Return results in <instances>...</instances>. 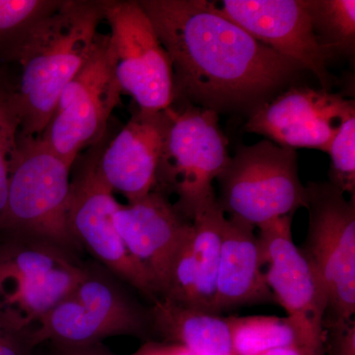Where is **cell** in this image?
<instances>
[{
  "label": "cell",
  "instance_id": "6da1fadb",
  "mask_svg": "<svg viewBox=\"0 0 355 355\" xmlns=\"http://www.w3.org/2000/svg\"><path fill=\"white\" fill-rule=\"evenodd\" d=\"M169 55L175 100L217 111L258 106L305 69L205 0H141Z\"/></svg>",
  "mask_w": 355,
  "mask_h": 355
},
{
  "label": "cell",
  "instance_id": "7a4b0ae2",
  "mask_svg": "<svg viewBox=\"0 0 355 355\" xmlns=\"http://www.w3.org/2000/svg\"><path fill=\"white\" fill-rule=\"evenodd\" d=\"M103 20L104 0H64L33 33L17 62L20 135L44 132L62 90L88 60Z\"/></svg>",
  "mask_w": 355,
  "mask_h": 355
},
{
  "label": "cell",
  "instance_id": "3957f363",
  "mask_svg": "<svg viewBox=\"0 0 355 355\" xmlns=\"http://www.w3.org/2000/svg\"><path fill=\"white\" fill-rule=\"evenodd\" d=\"M88 268L55 243L0 235V326L28 340Z\"/></svg>",
  "mask_w": 355,
  "mask_h": 355
},
{
  "label": "cell",
  "instance_id": "277c9868",
  "mask_svg": "<svg viewBox=\"0 0 355 355\" xmlns=\"http://www.w3.org/2000/svg\"><path fill=\"white\" fill-rule=\"evenodd\" d=\"M71 168L39 137L19 135L0 235L36 238L70 252L79 250L67 226Z\"/></svg>",
  "mask_w": 355,
  "mask_h": 355
},
{
  "label": "cell",
  "instance_id": "5b68a950",
  "mask_svg": "<svg viewBox=\"0 0 355 355\" xmlns=\"http://www.w3.org/2000/svg\"><path fill=\"white\" fill-rule=\"evenodd\" d=\"M169 127L153 191L176 198L172 202L191 221L198 210L216 200L214 182L228 165V141L214 110L191 105L166 109Z\"/></svg>",
  "mask_w": 355,
  "mask_h": 355
},
{
  "label": "cell",
  "instance_id": "8992f818",
  "mask_svg": "<svg viewBox=\"0 0 355 355\" xmlns=\"http://www.w3.org/2000/svg\"><path fill=\"white\" fill-rule=\"evenodd\" d=\"M216 181L217 202L226 216L256 228L307 207L296 151L268 139L238 148Z\"/></svg>",
  "mask_w": 355,
  "mask_h": 355
},
{
  "label": "cell",
  "instance_id": "52a82bcc",
  "mask_svg": "<svg viewBox=\"0 0 355 355\" xmlns=\"http://www.w3.org/2000/svg\"><path fill=\"white\" fill-rule=\"evenodd\" d=\"M107 133L99 142L79 154L72 164L67 226L79 250L103 263L116 279L127 282L153 302L159 298L149 273L132 258L119 235L114 217L121 203L99 168Z\"/></svg>",
  "mask_w": 355,
  "mask_h": 355
},
{
  "label": "cell",
  "instance_id": "ba28073f",
  "mask_svg": "<svg viewBox=\"0 0 355 355\" xmlns=\"http://www.w3.org/2000/svg\"><path fill=\"white\" fill-rule=\"evenodd\" d=\"M151 329L148 312L113 277L88 268L87 275L28 336L34 349L46 342L57 347L100 343L111 336L144 338Z\"/></svg>",
  "mask_w": 355,
  "mask_h": 355
},
{
  "label": "cell",
  "instance_id": "9c48e42d",
  "mask_svg": "<svg viewBox=\"0 0 355 355\" xmlns=\"http://www.w3.org/2000/svg\"><path fill=\"white\" fill-rule=\"evenodd\" d=\"M308 232L300 248L314 266L328 297L324 327L355 314V197L330 182L309 183Z\"/></svg>",
  "mask_w": 355,
  "mask_h": 355
},
{
  "label": "cell",
  "instance_id": "30bf717a",
  "mask_svg": "<svg viewBox=\"0 0 355 355\" xmlns=\"http://www.w3.org/2000/svg\"><path fill=\"white\" fill-rule=\"evenodd\" d=\"M123 91L114 73L109 34L99 33L88 60L58 97L39 139L69 164L106 135Z\"/></svg>",
  "mask_w": 355,
  "mask_h": 355
},
{
  "label": "cell",
  "instance_id": "8fae6325",
  "mask_svg": "<svg viewBox=\"0 0 355 355\" xmlns=\"http://www.w3.org/2000/svg\"><path fill=\"white\" fill-rule=\"evenodd\" d=\"M110 26V51L123 93L140 111L157 113L175 101L174 77L169 55L139 1L104 0Z\"/></svg>",
  "mask_w": 355,
  "mask_h": 355
},
{
  "label": "cell",
  "instance_id": "7c38bea8",
  "mask_svg": "<svg viewBox=\"0 0 355 355\" xmlns=\"http://www.w3.org/2000/svg\"><path fill=\"white\" fill-rule=\"evenodd\" d=\"M293 216L277 217L258 226L266 284L303 343L324 347L328 297L314 266L292 239Z\"/></svg>",
  "mask_w": 355,
  "mask_h": 355
},
{
  "label": "cell",
  "instance_id": "4fadbf2b",
  "mask_svg": "<svg viewBox=\"0 0 355 355\" xmlns=\"http://www.w3.org/2000/svg\"><path fill=\"white\" fill-rule=\"evenodd\" d=\"M354 114V100L324 89L294 87L254 107L246 130L294 150L328 153L343 121Z\"/></svg>",
  "mask_w": 355,
  "mask_h": 355
},
{
  "label": "cell",
  "instance_id": "5bb4252c",
  "mask_svg": "<svg viewBox=\"0 0 355 355\" xmlns=\"http://www.w3.org/2000/svg\"><path fill=\"white\" fill-rule=\"evenodd\" d=\"M216 6L253 38L313 72L324 90L330 86L334 55L315 34L307 0H224Z\"/></svg>",
  "mask_w": 355,
  "mask_h": 355
},
{
  "label": "cell",
  "instance_id": "9a60e30c",
  "mask_svg": "<svg viewBox=\"0 0 355 355\" xmlns=\"http://www.w3.org/2000/svg\"><path fill=\"white\" fill-rule=\"evenodd\" d=\"M114 222L128 253L153 279L160 298L178 252L190 236L191 221L169 198L153 191L135 202L120 205Z\"/></svg>",
  "mask_w": 355,
  "mask_h": 355
},
{
  "label": "cell",
  "instance_id": "2e32d148",
  "mask_svg": "<svg viewBox=\"0 0 355 355\" xmlns=\"http://www.w3.org/2000/svg\"><path fill=\"white\" fill-rule=\"evenodd\" d=\"M169 127L167 111H137L112 139L105 140L99 168L112 190L128 202L146 197L155 188L156 173Z\"/></svg>",
  "mask_w": 355,
  "mask_h": 355
},
{
  "label": "cell",
  "instance_id": "e0dca14e",
  "mask_svg": "<svg viewBox=\"0 0 355 355\" xmlns=\"http://www.w3.org/2000/svg\"><path fill=\"white\" fill-rule=\"evenodd\" d=\"M256 227L226 216L217 268L214 314L243 306L275 303L266 284Z\"/></svg>",
  "mask_w": 355,
  "mask_h": 355
},
{
  "label": "cell",
  "instance_id": "ac0fdd59",
  "mask_svg": "<svg viewBox=\"0 0 355 355\" xmlns=\"http://www.w3.org/2000/svg\"><path fill=\"white\" fill-rule=\"evenodd\" d=\"M150 327L165 343H176L197 355H235L226 318L184 307L163 298L148 311Z\"/></svg>",
  "mask_w": 355,
  "mask_h": 355
},
{
  "label": "cell",
  "instance_id": "d6986e66",
  "mask_svg": "<svg viewBox=\"0 0 355 355\" xmlns=\"http://www.w3.org/2000/svg\"><path fill=\"white\" fill-rule=\"evenodd\" d=\"M225 219L226 214L217 202V198L198 210L191 219L189 243L200 270L203 298L211 313H214L217 268Z\"/></svg>",
  "mask_w": 355,
  "mask_h": 355
},
{
  "label": "cell",
  "instance_id": "ffe728a7",
  "mask_svg": "<svg viewBox=\"0 0 355 355\" xmlns=\"http://www.w3.org/2000/svg\"><path fill=\"white\" fill-rule=\"evenodd\" d=\"M64 0H0V62H17L38 26Z\"/></svg>",
  "mask_w": 355,
  "mask_h": 355
},
{
  "label": "cell",
  "instance_id": "44dd1931",
  "mask_svg": "<svg viewBox=\"0 0 355 355\" xmlns=\"http://www.w3.org/2000/svg\"><path fill=\"white\" fill-rule=\"evenodd\" d=\"M226 321L235 355H261L279 347L306 345L287 317L230 316Z\"/></svg>",
  "mask_w": 355,
  "mask_h": 355
},
{
  "label": "cell",
  "instance_id": "7402d4cb",
  "mask_svg": "<svg viewBox=\"0 0 355 355\" xmlns=\"http://www.w3.org/2000/svg\"><path fill=\"white\" fill-rule=\"evenodd\" d=\"M313 29L331 55H352L355 46L354 0H307Z\"/></svg>",
  "mask_w": 355,
  "mask_h": 355
},
{
  "label": "cell",
  "instance_id": "603a6c76",
  "mask_svg": "<svg viewBox=\"0 0 355 355\" xmlns=\"http://www.w3.org/2000/svg\"><path fill=\"white\" fill-rule=\"evenodd\" d=\"M21 130L16 83L0 69V220L6 210L9 173Z\"/></svg>",
  "mask_w": 355,
  "mask_h": 355
},
{
  "label": "cell",
  "instance_id": "cb8c5ba5",
  "mask_svg": "<svg viewBox=\"0 0 355 355\" xmlns=\"http://www.w3.org/2000/svg\"><path fill=\"white\" fill-rule=\"evenodd\" d=\"M330 183L355 197V114L343 121L331 142Z\"/></svg>",
  "mask_w": 355,
  "mask_h": 355
},
{
  "label": "cell",
  "instance_id": "d4e9b609",
  "mask_svg": "<svg viewBox=\"0 0 355 355\" xmlns=\"http://www.w3.org/2000/svg\"><path fill=\"white\" fill-rule=\"evenodd\" d=\"M331 340V355H355V322L324 326Z\"/></svg>",
  "mask_w": 355,
  "mask_h": 355
},
{
  "label": "cell",
  "instance_id": "484cf974",
  "mask_svg": "<svg viewBox=\"0 0 355 355\" xmlns=\"http://www.w3.org/2000/svg\"><path fill=\"white\" fill-rule=\"evenodd\" d=\"M32 350L27 338L0 326V355H32Z\"/></svg>",
  "mask_w": 355,
  "mask_h": 355
},
{
  "label": "cell",
  "instance_id": "4316f807",
  "mask_svg": "<svg viewBox=\"0 0 355 355\" xmlns=\"http://www.w3.org/2000/svg\"><path fill=\"white\" fill-rule=\"evenodd\" d=\"M58 355H118L100 343L76 347H57Z\"/></svg>",
  "mask_w": 355,
  "mask_h": 355
},
{
  "label": "cell",
  "instance_id": "83f0119b",
  "mask_svg": "<svg viewBox=\"0 0 355 355\" xmlns=\"http://www.w3.org/2000/svg\"><path fill=\"white\" fill-rule=\"evenodd\" d=\"M261 355H324V347H313L308 345H294L268 350Z\"/></svg>",
  "mask_w": 355,
  "mask_h": 355
},
{
  "label": "cell",
  "instance_id": "f1b7e54d",
  "mask_svg": "<svg viewBox=\"0 0 355 355\" xmlns=\"http://www.w3.org/2000/svg\"><path fill=\"white\" fill-rule=\"evenodd\" d=\"M159 349L162 355H197L191 350L176 345V343H158Z\"/></svg>",
  "mask_w": 355,
  "mask_h": 355
},
{
  "label": "cell",
  "instance_id": "f546056e",
  "mask_svg": "<svg viewBox=\"0 0 355 355\" xmlns=\"http://www.w3.org/2000/svg\"><path fill=\"white\" fill-rule=\"evenodd\" d=\"M130 355H162L159 349V343L156 342H147L137 349L135 354Z\"/></svg>",
  "mask_w": 355,
  "mask_h": 355
},
{
  "label": "cell",
  "instance_id": "4dcf8cb0",
  "mask_svg": "<svg viewBox=\"0 0 355 355\" xmlns=\"http://www.w3.org/2000/svg\"><path fill=\"white\" fill-rule=\"evenodd\" d=\"M53 355H58L57 352H55V354H53Z\"/></svg>",
  "mask_w": 355,
  "mask_h": 355
}]
</instances>
